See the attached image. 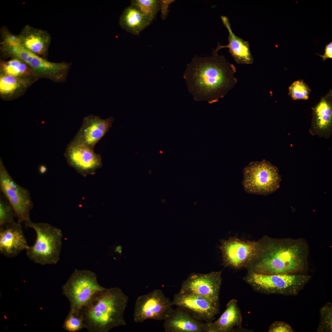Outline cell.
I'll return each instance as SVG.
<instances>
[{
    "label": "cell",
    "mask_w": 332,
    "mask_h": 332,
    "mask_svg": "<svg viewBox=\"0 0 332 332\" xmlns=\"http://www.w3.org/2000/svg\"><path fill=\"white\" fill-rule=\"evenodd\" d=\"M235 67L223 55L208 57L195 56L187 65L184 77L189 92L196 101L217 102L237 83Z\"/></svg>",
    "instance_id": "6da1fadb"
},
{
    "label": "cell",
    "mask_w": 332,
    "mask_h": 332,
    "mask_svg": "<svg viewBox=\"0 0 332 332\" xmlns=\"http://www.w3.org/2000/svg\"><path fill=\"white\" fill-rule=\"evenodd\" d=\"M259 242L250 271L265 275L306 273L309 249L305 239L266 236Z\"/></svg>",
    "instance_id": "7a4b0ae2"
},
{
    "label": "cell",
    "mask_w": 332,
    "mask_h": 332,
    "mask_svg": "<svg viewBox=\"0 0 332 332\" xmlns=\"http://www.w3.org/2000/svg\"><path fill=\"white\" fill-rule=\"evenodd\" d=\"M128 296L120 288H105L95 294L80 311L89 332H108L126 324L124 313Z\"/></svg>",
    "instance_id": "3957f363"
},
{
    "label": "cell",
    "mask_w": 332,
    "mask_h": 332,
    "mask_svg": "<svg viewBox=\"0 0 332 332\" xmlns=\"http://www.w3.org/2000/svg\"><path fill=\"white\" fill-rule=\"evenodd\" d=\"M25 223L26 227L33 229L36 234L35 243L26 250L29 259L42 265L57 263L62 245L61 230L49 224L34 223L30 220Z\"/></svg>",
    "instance_id": "277c9868"
},
{
    "label": "cell",
    "mask_w": 332,
    "mask_h": 332,
    "mask_svg": "<svg viewBox=\"0 0 332 332\" xmlns=\"http://www.w3.org/2000/svg\"><path fill=\"white\" fill-rule=\"evenodd\" d=\"M311 278L306 273L265 275L250 271L245 280L254 289L262 293L296 296Z\"/></svg>",
    "instance_id": "5b68a950"
},
{
    "label": "cell",
    "mask_w": 332,
    "mask_h": 332,
    "mask_svg": "<svg viewBox=\"0 0 332 332\" xmlns=\"http://www.w3.org/2000/svg\"><path fill=\"white\" fill-rule=\"evenodd\" d=\"M105 288L98 283L93 272L75 269L62 287V294L69 302V312L79 314L92 297Z\"/></svg>",
    "instance_id": "8992f818"
},
{
    "label": "cell",
    "mask_w": 332,
    "mask_h": 332,
    "mask_svg": "<svg viewBox=\"0 0 332 332\" xmlns=\"http://www.w3.org/2000/svg\"><path fill=\"white\" fill-rule=\"evenodd\" d=\"M242 184L246 192L266 196L279 188L281 179L277 168L263 160L251 162L243 170Z\"/></svg>",
    "instance_id": "52a82bcc"
},
{
    "label": "cell",
    "mask_w": 332,
    "mask_h": 332,
    "mask_svg": "<svg viewBox=\"0 0 332 332\" xmlns=\"http://www.w3.org/2000/svg\"><path fill=\"white\" fill-rule=\"evenodd\" d=\"M0 190L13 208L21 223L30 220V212L34 207L29 191L17 184L10 176L0 160Z\"/></svg>",
    "instance_id": "ba28073f"
},
{
    "label": "cell",
    "mask_w": 332,
    "mask_h": 332,
    "mask_svg": "<svg viewBox=\"0 0 332 332\" xmlns=\"http://www.w3.org/2000/svg\"><path fill=\"white\" fill-rule=\"evenodd\" d=\"M172 301L160 289L139 296L136 299L133 313L136 323L148 319L164 321L174 309Z\"/></svg>",
    "instance_id": "9c48e42d"
},
{
    "label": "cell",
    "mask_w": 332,
    "mask_h": 332,
    "mask_svg": "<svg viewBox=\"0 0 332 332\" xmlns=\"http://www.w3.org/2000/svg\"><path fill=\"white\" fill-rule=\"evenodd\" d=\"M64 156L68 164L85 177L94 174L102 166L101 156L94 152V148L73 139L66 147Z\"/></svg>",
    "instance_id": "30bf717a"
},
{
    "label": "cell",
    "mask_w": 332,
    "mask_h": 332,
    "mask_svg": "<svg viewBox=\"0 0 332 332\" xmlns=\"http://www.w3.org/2000/svg\"><path fill=\"white\" fill-rule=\"evenodd\" d=\"M219 248L222 253L223 264L238 268L249 264L256 256L259 242L243 240L233 238L221 241Z\"/></svg>",
    "instance_id": "8fae6325"
},
{
    "label": "cell",
    "mask_w": 332,
    "mask_h": 332,
    "mask_svg": "<svg viewBox=\"0 0 332 332\" xmlns=\"http://www.w3.org/2000/svg\"><path fill=\"white\" fill-rule=\"evenodd\" d=\"M222 272L192 273L183 282L179 292L197 295L219 302Z\"/></svg>",
    "instance_id": "7c38bea8"
},
{
    "label": "cell",
    "mask_w": 332,
    "mask_h": 332,
    "mask_svg": "<svg viewBox=\"0 0 332 332\" xmlns=\"http://www.w3.org/2000/svg\"><path fill=\"white\" fill-rule=\"evenodd\" d=\"M195 318L205 322L212 321L219 311V302L193 294L178 292L172 301Z\"/></svg>",
    "instance_id": "4fadbf2b"
},
{
    "label": "cell",
    "mask_w": 332,
    "mask_h": 332,
    "mask_svg": "<svg viewBox=\"0 0 332 332\" xmlns=\"http://www.w3.org/2000/svg\"><path fill=\"white\" fill-rule=\"evenodd\" d=\"M114 120L112 116L105 119L92 115L86 117L73 139L94 148L112 127Z\"/></svg>",
    "instance_id": "5bb4252c"
},
{
    "label": "cell",
    "mask_w": 332,
    "mask_h": 332,
    "mask_svg": "<svg viewBox=\"0 0 332 332\" xmlns=\"http://www.w3.org/2000/svg\"><path fill=\"white\" fill-rule=\"evenodd\" d=\"M29 247L20 223L0 228V253L3 255L15 257Z\"/></svg>",
    "instance_id": "9a60e30c"
},
{
    "label": "cell",
    "mask_w": 332,
    "mask_h": 332,
    "mask_svg": "<svg viewBox=\"0 0 332 332\" xmlns=\"http://www.w3.org/2000/svg\"><path fill=\"white\" fill-rule=\"evenodd\" d=\"M164 321L166 332H207V322L195 318L178 307Z\"/></svg>",
    "instance_id": "2e32d148"
},
{
    "label": "cell",
    "mask_w": 332,
    "mask_h": 332,
    "mask_svg": "<svg viewBox=\"0 0 332 332\" xmlns=\"http://www.w3.org/2000/svg\"><path fill=\"white\" fill-rule=\"evenodd\" d=\"M221 18L224 26L228 32V43L226 45H221L219 43L216 49L213 50V54H217L221 49L227 48L235 62L238 64H251L254 61L250 50L249 42L236 36L233 32L228 18L222 16Z\"/></svg>",
    "instance_id": "e0dca14e"
},
{
    "label": "cell",
    "mask_w": 332,
    "mask_h": 332,
    "mask_svg": "<svg viewBox=\"0 0 332 332\" xmlns=\"http://www.w3.org/2000/svg\"><path fill=\"white\" fill-rule=\"evenodd\" d=\"M25 63L35 73L48 75L58 81L65 80L72 64L64 62H51L31 52L29 53Z\"/></svg>",
    "instance_id": "ac0fdd59"
},
{
    "label": "cell",
    "mask_w": 332,
    "mask_h": 332,
    "mask_svg": "<svg viewBox=\"0 0 332 332\" xmlns=\"http://www.w3.org/2000/svg\"><path fill=\"white\" fill-rule=\"evenodd\" d=\"M18 35L25 48L39 56L46 53L51 42L47 31L29 25L26 26Z\"/></svg>",
    "instance_id": "d6986e66"
},
{
    "label": "cell",
    "mask_w": 332,
    "mask_h": 332,
    "mask_svg": "<svg viewBox=\"0 0 332 332\" xmlns=\"http://www.w3.org/2000/svg\"><path fill=\"white\" fill-rule=\"evenodd\" d=\"M242 317L236 300L227 303L226 308L215 321L207 322V332H228L241 326Z\"/></svg>",
    "instance_id": "ffe728a7"
},
{
    "label": "cell",
    "mask_w": 332,
    "mask_h": 332,
    "mask_svg": "<svg viewBox=\"0 0 332 332\" xmlns=\"http://www.w3.org/2000/svg\"><path fill=\"white\" fill-rule=\"evenodd\" d=\"M152 21L131 4L123 11L120 17L119 23L121 27L128 32L138 35Z\"/></svg>",
    "instance_id": "44dd1931"
},
{
    "label": "cell",
    "mask_w": 332,
    "mask_h": 332,
    "mask_svg": "<svg viewBox=\"0 0 332 332\" xmlns=\"http://www.w3.org/2000/svg\"><path fill=\"white\" fill-rule=\"evenodd\" d=\"M316 123L317 127L321 130L328 128L332 120V110L330 105L324 100H322L315 109Z\"/></svg>",
    "instance_id": "7402d4cb"
},
{
    "label": "cell",
    "mask_w": 332,
    "mask_h": 332,
    "mask_svg": "<svg viewBox=\"0 0 332 332\" xmlns=\"http://www.w3.org/2000/svg\"><path fill=\"white\" fill-rule=\"evenodd\" d=\"M28 65L19 59L14 58L1 65L2 70L5 75L16 77L23 75L28 71Z\"/></svg>",
    "instance_id": "603a6c76"
},
{
    "label": "cell",
    "mask_w": 332,
    "mask_h": 332,
    "mask_svg": "<svg viewBox=\"0 0 332 332\" xmlns=\"http://www.w3.org/2000/svg\"><path fill=\"white\" fill-rule=\"evenodd\" d=\"M131 3L152 20L160 9V1L157 0H132Z\"/></svg>",
    "instance_id": "cb8c5ba5"
},
{
    "label": "cell",
    "mask_w": 332,
    "mask_h": 332,
    "mask_svg": "<svg viewBox=\"0 0 332 332\" xmlns=\"http://www.w3.org/2000/svg\"><path fill=\"white\" fill-rule=\"evenodd\" d=\"M16 217L12 206L1 193L0 195V228L11 225L15 222Z\"/></svg>",
    "instance_id": "d4e9b609"
},
{
    "label": "cell",
    "mask_w": 332,
    "mask_h": 332,
    "mask_svg": "<svg viewBox=\"0 0 332 332\" xmlns=\"http://www.w3.org/2000/svg\"><path fill=\"white\" fill-rule=\"evenodd\" d=\"M320 322L317 330L318 332L332 331V306L328 302L320 309Z\"/></svg>",
    "instance_id": "484cf974"
},
{
    "label": "cell",
    "mask_w": 332,
    "mask_h": 332,
    "mask_svg": "<svg viewBox=\"0 0 332 332\" xmlns=\"http://www.w3.org/2000/svg\"><path fill=\"white\" fill-rule=\"evenodd\" d=\"M63 327L69 332H77L85 328L83 317L80 313L77 314L69 312L64 321Z\"/></svg>",
    "instance_id": "4316f807"
},
{
    "label": "cell",
    "mask_w": 332,
    "mask_h": 332,
    "mask_svg": "<svg viewBox=\"0 0 332 332\" xmlns=\"http://www.w3.org/2000/svg\"><path fill=\"white\" fill-rule=\"evenodd\" d=\"M309 90L307 85L301 80L294 82L289 88V94L294 100L308 99Z\"/></svg>",
    "instance_id": "83f0119b"
},
{
    "label": "cell",
    "mask_w": 332,
    "mask_h": 332,
    "mask_svg": "<svg viewBox=\"0 0 332 332\" xmlns=\"http://www.w3.org/2000/svg\"><path fill=\"white\" fill-rule=\"evenodd\" d=\"M19 86L16 77L6 75L1 76L0 78V91L3 94L14 93Z\"/></svg>",
    "instance_id": "f1b7e54d"
},
{
    "label": "cell",
    "mask_w": 332,
    "mask_h": 332,
    "mask_svg": "<svg viewBox=\"0 0 332 332\" xmlns=\"http://www.w3.org/2000/svg\"><path fill=\"white\" fill-rule=\"evenodd\" d=\"M269 332H293L294 330L288 323L282 321H275L270 326Z\"/></svg>",
    "instance_id": "f546056e"
},
{
    "label": "cell",
    "mask_w": 332,
    "mask_h": 332,
    "mask_svg": "<svg viewBox=\"0 0 332 332\" xmlns=\"http://www.w3.org/2000/svg\"><path fill=\"white\" fill-rule=\"evenodd\" d=\"M324 53L323 55H318L322 57L323 61H324L327 58H332V42L325 45L324 49Z\"/></svg>",
    "instance_id": "4dcf8cb0"
},
{
    "label": "cell",
    "mask_w": 332,
    "mask_h": 332,
    "mask_svg": "<svg viewBox=\"0 0 332 332\" xmlns=\"http://www.w3.org/2000/svg\"><path fill=\"white\" fill-rule=\"evenodd\" d=\"M47 171V168L45 165L44 164H41L40 165L38 168L39 172L41 174L45 173Z\"/></svg>",
    "instance_id": "1f68e13d"
}]
</instances>
